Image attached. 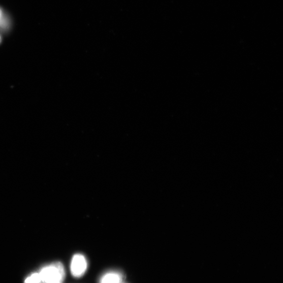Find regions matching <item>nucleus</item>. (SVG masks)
Instances as JSON below:
<instances>
[{
  "instance_id": "obj_4",
  "label": "nucleus",
  "mask_w": 283,
  "mask_h": 283,
  "mask_svg": "<svg viewBox=\"0 0 283 283\" xmlns=\"http://www.w3.org/2000/svg\"><path fill=\"white\" fill-rule=\"evenodd\" d=\"M24 283H42V280L39 273H34L28 276Z\"/></svg>"
},
{
  "instance_id": "obj_7",
  "label": "nucleus",
  "mask_w": 283,
  "mask_h": 283,
  "mask_svg": "<svg viewBox=\"0 0 283 283\" xmlns=\"http://www.w3.org/2000/svg\"><path fill=\"white\" fill-rule=\"evenodd\" d=\"M123 283V282H122Z\"/></svg>"
},
{
  "instance_id": "obj_6",
  "label": "nucleus",
  "mask_w": 283,
  "mask_h": 283,
  "mask_svg": "<svg viewBox=\"0 0 283 283\" xmlns=\"http://www.w3.org/2000/svg\"><path fill=\"white\" fill-rule=\"evenodd\" d=\"M0 42H1V37H0Z\"/></svg>"
},
{
  "instance_id": "obj_2",
  "label": "nucleus",
  "mask_w": 283,
  "mask_h": 283,
  "mask_svg": "<svg viewBox=\"0 0 283 283\" xmlns=\"http://www.w3.org/2000/svg\"><path fill=\"white\" fill-rule=\"evenodd\" d=\"M88 268V262L84 255L77 254L73 256L70 265L71 274L75 277H82Z\"/></svg>"
},
{
  "instance_id": "obj_1",
  "label": "nucleus",
  "mask_w": 283,
  "mask_h": 283,
  "mask_svg": "<svg viewBox=\"0 0 283 283\" xmlns=\"http://www.w3.org/2000/svg\"><path fill=\"white\" fill-rule=\"evenodd\" d=\"M39 273L42 283H63L65 278L64 266L59 262L43 267Z\"/></svg>"
},
{
  "instance_id": "obj_5",
  "label": "nucleus",
  "mask_w": 283,
  "mask_h": 283,
  "mask_svg": "<svg viewBox=\"0 0 283 283\" xmlns=\"http://www.w3.org/2000/svg\"><path fill=\"white\" fill-rule=\"evenodd\" d=\"M3 16V12L1 9H0V19L2 18Z\"/></svg>"
},
{
  "instance_id": "obj_3",
  "label": "nucleus",
  "mask_w": 283,
  "mask_h": 283,
  "mask_svg": "<svg viewBox=\"0 0 283 283\" xmlns=\"http://www.w3.org/2000/svg\"><path fill=\"white\" fill-rule=\"evenodd\" d=\"M124 276L117 271L108 272L103 275L100 283H122Z\"/></svg>"
}]
</instances>
